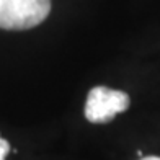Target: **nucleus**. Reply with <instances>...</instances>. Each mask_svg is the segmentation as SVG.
Here are the masks:
<instances>
[{
    "mask_svg": "<svg viewBox=\"0 0 160 160\" xmlns=\"http://www.w3.org/2000/svg\"><path fill=\"white\" fill-rule=\"evenodd\" d=\"M131 105L126 92L113 90L105 85H97L88 92L85 101V118L93 124H105L114 119L116 114L124 113Z\"/></svg>",
    "mask_w": 160,
    "mask_h": 160,
    "instance_id": "obj_2",
    "label": "nucleus"
},
{
    "mask_svg": "<svg viewBox=\"0 0 160 160\" xmlns=\"http://www.w3.org/2000/svg\"><path fill=\"white\" fill-rule=\"evenodd\" d=\"M51 12V0H0V28L30 30L42 23Z\"/></svg>",
    "mask_w": 160,
    "mask_h": 160,
    "instance_id": "obj_1",
    "label": "nucleus"
},
{
    "mask_svg": "<svg viewBox=\"0 0 160 160\" xmlns=\"http://www.w3.org/2000/svg\"><path fill=\"white\" fill-rule=\"evenodd\" d=\"M8 152H10V142L0 136V160H7Z\"/></svg>",
    "mask_w": 160,
    "mask_h": 160,
    "instance_id": "obj_3",
    "label": "nucleus"
},
{
    "mask_svg": "<svg viewBox=\"0 0 160 160\" xmlns=\"http://www.w3.org/2000/svg\"><path fill=\"white\" fill-rule=\"evenodd\" d=\"M137 157H139V158H142V157H144V154H142V150H137Z\"/></svg>",
    "mask_w": 160,
    "mask_h": 160,
    "instance_id": "obj_5",
    "label": "nucleus"
},
{
    "mask_svg": "<svg viewBox=\"0 0 160 160\" xmlns=\"http://www.w3.org/2000/svg\"><path fill=\"white\" fill-rule=\"evenodd\" d=\"M139 160H160V157H155V155H149V157H142Z\"/></svg>",
    "mask_w": 160,
    "mask_h": 160,
    "instance_id": "obj_4",
    "label": "nucleus"
}]
</instances>
